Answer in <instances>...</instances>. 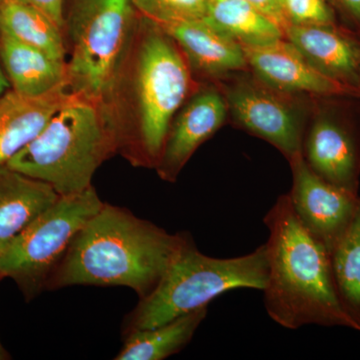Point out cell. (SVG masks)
I'll list each match as a JSON object with an SVG mask.
<instances>
[{
	"mask_svg": "<svg viewBox=\"0 0 360 360\" xmlns=\"http://www.w3.org/2000/svg\"><path fill=\"white\" fill-rule=\"evenodd\" d=\"M9 355L7 354L6 350L4 349V347H2L1 343H0V360L8 359Z\"/></svg>",
	"mask_w": 360,
	"mask_h": 360,
	"instance_id": "obj_28",
	"label": "cell"
},
{
	"mask_svg": "<svg viewBox=\"0 0 360 360\" xmlns=\"http://www.w3.org/2000/svg\"><path fill=\"white\" fill-rule=\"evenodd\" d=\"M105 106L70 94L44 130L7 167L51 184L59 195L92 186L97 168L118 143Z\"/></svg>",
	"mask_w": 360,
	"mask_h": 360,
	"instance_id": "obj_3",
	"label": "cell"
},
{
	"mask_svg": "<svg viewBox=\"0 0 360 360\" xmlns=\"http://www.w3.org/2000/svg\"><path fill=\"white\" fill-rule=\"evenodd\" d=\"M288 162L292 187L288 194L293 212L302 226L330 252L354 221L360 205L359 195L315 174L302 155Z\"/></svg>",
	"mask_w": 360,
	"mask_h": 360,
	"instance_id": "obj_10",
	"label": "cell"
},
{
	"mask_svg": "<svg viewBox=\"0 0 360 360\" xmlns=\"http://www.w3.org/2000/svg\"><path fill=\"white\" fill-rule=\"evenodd\" d=\"M136 11L156 25L200 20L205 16L207 0H132Z\"/></svg>",
	"mask_w": 360,
	"mask_h": 360,
	"instance_id": "obj_22",
	"label": "cell"
},
{
	"mask_svg": "<svg viewBox=\"0 0 360 360\" xmlns=\"http://www.w3.org/2000/svg\"><path fill=\"white\" fill-rule=\"evenodd\" d=\"M63 30L35 6L20 0H0V32L66 63Z\"/></svg>",
	"mask_w": 360,
	"mask_h": 360,
	"instance_id": "obj_20",
	"label": "cell"
},
{
	"mask_svg": "<svg viewBox=\"0 0 360 360\" xmlns=\"http://www.w3.org/2000/svg\"><path fill=\"white\" fill-rule=\"evenodd\" d=\"M0 65L11 89L22 96H41L60 87H68L66 63L2 32Z\"/></svg>",
	"mask_w": 360,
	"mask_h": 360,
	"instance_id": "obj_17",
	"label": "cell"
},
{
	"mask_svg": "<svg viewBox=\"0 0 360 360\" xmlns=\"http://www.w3.org/2000/svg\"><path fill=\"white\" fill-rule=\"evenodd\" d=\"M350 97H317L314 101L302 158L322 179L359 194L360 116H354Z\"/></svg>",
	"mask_w": 360,
	"mask_h": 360,
	"instance_id": "obj_9",
	"label": "cell"
},
{
	"mask_svg": "<svg viewBox=\"0 0 360 360\" xmlns=\"http://www.w3.org/2000/svg\"><path fill=\"white\" fill-rule=\"evenodd\" d=\"M260 13L276 23L283 32L288 25L283 0H245Z\"/></svg>",
	"mask_w": 360,
	"mask_h": 360,
	"instance_id": "obj_24",
	"label": "cell"
},
{
	"mask_svg": "<svg viewBox=\"0 0 360 360\" xmlns=\"http://www.w3.org/2000/svg\"><path fill=\"white\" fill-rule=\"evenodd\" d=\"M207 312L208 307H203L156 328L127 333L115 359L162 360L179 354L193 340Z\"/></svg>",
	"mask_w": 360,
	"mask_h": 360,
	"instance_id": "obj_18",
	"label": "cell"
},
{
	"mask_svg": "<svg viewBox=\"0 0 360 360\" xmlns=\"http://www.w3.org/2000/svg\"><path fill=\"white\" fill-rule=\"evenodd\" d=\"M350 25V30L360 37V0H329Z\"/></svg>",
	"mask_w": 360,
	"mask_h": 360,
	"instance_id": "obj_25",
	"label": "cell"
},
{
	"mask_svg": "<svg viewBox=\"0 0 360 360\" xmlns=\"http://www.w3.org/2000/svg\"><path fill=\"white\" fill-rule=\"evenodd\" d=\"M1 278H2V276H0V279H1Z\"/></svg>",
	"mask_w": 360,
	"mask_h": 360,
	"instance_id": "obj_29",
	"label": "cell"
},
{
	"mask_svg": "<svg viewBox=\"0 0 360 360\" xmlns=\"http://www.w3.org/2000/svg\"><path fill=\"white\" fill-rule=\"evenodd\" d=\"M246 71L221 78L229 115L239 129L278 149L288 161L302 155L305 130L314 103L269 86Z\"/></svg>",
	"mask_w": 360,
	"mask_h": 360,
	"instance_id": "obj_8",
	"label": "cell"
},
{
	"mask_svg": "<svg viewBox=\"0 0 360 360\" xmlns=\"http://www.w3.org/2000/svg\"><path fill=\"white\" fill-rule=\"evenodd\" d=\"M269 272L266 243L243 257L217 258L201 253L188 236L160 283L129 314L127 333L156 328L208 307L227 291L264 290Z\"/></svg>",
	"mask_w": 360,
	"mask_h": 360,
	"instance_id": "obj_4",
	"label": "cell"
},
{
	"mask_svg": "<svg viewBox=\"0 0 360 360\" xmlns=\"http://www.w3.org/2000/svg\"><path fill=\"white\" fill-rule=\"evenodd\" d=\"M264 222L269 272L262 291L270 319L292 330L311 324L354 329L336 295L328 250L300 224L288 194L278 196Z\"/></svg>",
	"mask_w": 360,
	"mask_h": 360,
	"instance_id": "obj_2",
	"label": "cell"
},
{
	"mask_svg": "<svg viewBox=\"0 0 360 360\" xmlns=\"http://www.w3.org/2000/svg\"><path fill=\"white\" fill-rule=\"evenodd\" d=\"M284 39L326 77L360 92V37L349 28L290 25Z\"/></svg>",
	"mask_w": 360,
	"mask_h": 360,
	"instance_id": "obj_13",
	"label": "cell"
},
{
	"mask_svg": "<svg viewBox=\"0 0 360 360\" xmlns=\"http://www.w3.org/2000/svg\"><path fill=\"white\" fill-rule=\"evenodd\" d=\"M103 205L94 186L60 195L0 253V276L13 279L27 298L39 295L78 232Z\"/></svg>",
	"mask_w": 360,
	"mask_h": 360,
	"instance_id": "obj_6",
	"label": "cell"
},
{
	"mask_svg": "<svg viewBox=\"0 0 360 360\" xmlns=\"http://www.w3.org/2000/svg\"><path fill=\"white\" fill-rule=\"evenodd\" d=\"M290 25H338L328 0H283ZM288 25V26H290Z\"/></svg>",
	"mask_w": 360,
	"mask_h": 360,
	"instance_id": "obj_23",
	"label": "cell"
},
{
	"mask_svg": "<svg viewBox=\"0 0 360 360\" xmlns=\"http://www.w3.org/2000/svg\"><path fill=\"white\" fill-rule=\"evenodd\" d=\"M68 87L41 96L9 89L0 97V167L6 165L44 130L70 96Z\"/></svg>",
	"mask_w": 360,
	"mask_h": 360,
	"instance_id": "obj_15",
	"label": "cell"
},
{
	"mask_svg": "<svg viewBox=\"0 0 360 360\" xmlns=\"http://www.w3.org/2000/svg\"><path fill=\"white\" fill-rule=\"evenodd\" d=\"M203 20L241 46H257L284 39L283 28L245 0H207Z\"/></svg>",
	"mask_w": 360,
	"mask_h": 360,
	"instance_id": "obj_19",
	"label": "cell"
},
{
	"mask_svg": "<svg viewBox=\"0 0 360 360\" xmlns=\"http://www.w3.org/2000/svg\"><path fill=\"white\" fill-rule=\"evenodd\" d=\"M9 89H11V82H9L4 68L0 65V97L4 96Z\"/></svg>",
	"mask_w": 360,
	"mask_h": 360,
	"instance_id": "obj_27",
	"label": "cell"
},
{
	"mask_svg": "<svg viewBox=\"0 0 360 360\" xmlns=\"http://www.w3.org/2000/svg\"><path fill=\"white\" fill-rule=\"evenodd\" d=\"M338 302L360 333V205L347 233L329 252Z\"/></svg>",
	"mask_w": 360,
	"mask_h": 360,
	"instance_id": "obj_21",
	"label": "cell"
},
{
	"mask_svg": "<svg viewBox=\"0 0 360 360\" xmlns=\"http://www.w3.org/2000/svg\"><path fill=\"white\" fill-rule=\"evenodd\" d=\"M136 66L139 146L146 160L156 165L175 113L188 94L191 68L174 40L150 20Z\"/></svg>",
	"mask_w": 360,
	"mask_h": 360,
	"instance_id": "obj_7",
	"label": "cell"
},
{
	"mask_svg": "<svg viewBox=\"0 0 360 360\" xmlns=\"http://www.w3.org/2000/svg\"><path fill=\"white\" fill-rule=\"evenodd\" d=\"M229 115L221 89L208 86L200 89L174 116L158 160V174L174 181L182 168L205 141L212 139Z\"/></svg>",
	"mask_w": 360,
	"mask_h": 360,
	"instance_id": "obj_12",
	"label": "cell"
},
{
	"mask_svg": "<svg viewBox=\"0 0 360 360\" xmlns=\"http://www.w3.org/2000/svg\"><path fill=\"white\" fill-rule=\"evenodd\" d=\"M188 236L168 233L124 208L104 203L73 239L46 290L125 286L143 297L160 283Z\"/></svg>",
	"mask_w": 360,
	"mask_h": 360,
	"instance_id": "obj_1",
	"label": "cell"
},
{
	"mask_svg": "<svg viewBox=\"0 0 360 360\" xmlns=\"http://www.w3.org/2000/svg\"><path fill=\"white\" fill-rule=\"evenodd\" d=\"M44 11L59 27H65V20L63 16V0H20Z\"/></svg>",
	"mask_w": 360,
	"mask_h": 360,
	"instance_id": "obj_26",
	"label": "cell"
},
{
	"mask_svg": "<svg viewBox=\"0 0 360 360\" xmlns=\"http://www.w3.org/2000/svg\"><path fill=\"white\" fill-rule=\"evenodd\" d=\"M243 49L251 73L281 91L312 97L360 98V92L326 77L285 39Z\"/></svg>",
	"mask_w": 360,
	"mask_h": 360,
	"instance_id": "obj_11",
	"label": "cell"
},
{
	"mask_svg": "<svg viewBox=\"0 0 360 360\" xmlns=\"http://www.w3.org/2000/svg\"><path fill=\"white\" fill-rule=\"evenodd\" d=\"M60 195L42 181L0 167V253L53 205Z\"/></svg>",
	"mask_w": 360,
	"mask_h": 360,
	"instance_id": "obj_16",
	"label": "cell"
},
{
	"mask_svg": "<svg viewBox=\"0 0 360 360\" xmlns=\"http://www.w3.org/2000/svg\"><path fill=\"white\" fill-rule=\"evenodd\" d=\"M135 11L132 0H75L66 63L71 94L106 105L132 42Z\"/></svg>",
	"mask_w": 360,
	"mask_h": 360,
	"instance_id": "obj_5",
	"label": "cell"
},
{
	"mask_svg": "<svg viewBox=\"0 0 360 360\" xmlns=\"http://www.w3.org/2000/svg\"><path fill=\"white\" fill-rule=\"evenodd\" d=\"M158 26L174 40L189 68L203 77L221 79L248 70L243 46L213 28L203 18Z\"/></svg>",
	"mask_w": 360,
	"mask_h": 360,
	"instance_id": "obj_14",
	"label": "cell"
}]
</instances>
